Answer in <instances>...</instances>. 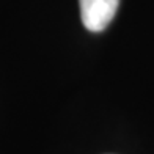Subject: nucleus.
I'll use <instances>...</instances> for the list:
<instances>
[{
	"instance_id": "f257e3e1",
	"label": "nucleus",
	"mask_w": 154,
	"mask_h": 154,
	"mask_svg": "<svg viewBox=\"0 0 154 154\" xmlns=\"http://www.w3.org/2000/svg\"><path fill=\"white\" fill-rule=\"evenodd\" d=\"M82 24L90 32H102L113 20L120 0H79Z\"/></svg>"
}]
</instances>
